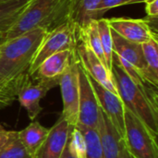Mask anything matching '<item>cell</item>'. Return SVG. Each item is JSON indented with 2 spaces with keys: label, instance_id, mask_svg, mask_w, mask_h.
Wrapping results in <instances>:
<instances>
[{
  "label": "cell",
  "instance_id": "cell-1",
  "mask_svg": "<svg viewBox=\"0 0 158 158\" xmlns=\"http://www.w3.org/2000/svg\"><path fill=\"white\" fill-rule=\"evenodd\" d=\"M46 31L35 29L6 41L0 46V91L17 99L29 79V69Z\"/></svg>",
  "mask_w": 158,
  "mask_h": 158
},
{
  "label": "cell",
  "instance_id": "cell-2",
  "mask_svg": "<svg viewBox=\"0 0 158 158\" xmlns=\"http://www.w3.org/2000/svg\"><path fill=\"white\" fill-rule=\"evenodd\" d=\"M111 73L118 96L125 108L129 109L158 135L157 87L151 84L135 83L114 61L112 62Z\"/></svg>",
  "mask_w": 158,
  "mask_h": 158
},
{
  "label": "cell",
  "instance_id": "cell-3",
  "mask_svg": "<svg viewBox=\"0 0 158 158\" xmlns=\"http://www.w3.org/2000/svg\"><path fill=\"white\" fill-rule=\"evenodd\" d=\"M73 1L31 0L14 25L6 33V40L35 29H43L47 32L69 21Z\"/></svg>",
  "mask_w": 158,
  "mask_h": 158
},
{
  "label": "cell",
  "instance_id": "cell-4",
  "mask_svg": "<svg viewBox=\"0 0 158 158\" xmlns=\"http://www.w3.org/2000/svg\"><path fill=\"white\" fill-rule=\"evenodd\" d=\"M157 134L125 108L124 143L135 158H158Z\"/></svg>",
  "mask_w": 158,
  "mask_h": 158
},
{
  "label": "cell",
  "instance_id": "cell-5",
  "mask_svg": "<svg viewBox=\"0 0 158 158\" xmlns=\"http://www.w3.org/2000/svg\"><path fill=\"white\" fill-rule=\"evenodd\" d=\"M78 42V31L70 20L47 31L31 61L29 75L32 77L42 62L50 56L64 50H76Z\"/></svg>",
  "mask_w": 158,
  "mask_h": 158
},
{
  "label": "cell",
  "instance_id": "cell-6",
  "mask_svg": "<svg viewBox=\"0 0 158 158\" xmlns=\"http://www.w3.org/2000/svg\"><path fill=\"white\" fill-rule=\"evenodd\" d=\"M58 85L63 102L61 116L70 126L75 127L78 123L80 99L79 60L77 55L66 71L60 76Z\"/></svg>",
  "mask_w": 158,
  "mask_h": 158
},
{
  "label": "cell",
  "instance_id": "cell-7",
  "mask_svg": "<svg viewBox=\"0 0 158 158\" xmlns=\"http://www.w3.org/2000/svg\"><path fill=\"white\" fill-rule=\"evenodd\" d=\"M59 78L54 79H32L31 76L18 93L17 99L21 106L27 111L29 118L32 121L43 110L40 103L46 94L57 86Z\"/></svg>",
  "mask_w": 158,
  "mask_h": 158
},
{
  "label": "cell",
  "instance_id": "cell-8",
  "mask_svg": "<svg viewBox=\"0 0 158 158\" xmlns=\"http://www.w3.org/2000/svg\"><path fill=\"white\" fill-rule=\"evenodd\" d=\"M79 118L76 126L97 129L101 111L97 97L91 84L90 78L79 62Z\"/></svg>",
  "mask_w": 158,
  "mask_h": 158
},
{
  "label": "cell",
  "instance_id": "cell-9",
  "mask_svg": "<svg viewBox=\"0 0 158 158\" xmlns=\"http://www.w3.org/2000/svg\"><path fill=\"white\" fill-rule=\"evenodd\" d=\"M89 76V75H88ZM90 81L97 97L101 110L104 112L119 136L124 140L125 136V106L120 97L106 90L90 76Z\"/></svg>",
  "mask_w": 158,
  "mask_h": 158
},
{
  "label": "cell",
  "instance_id": "cell-10",
  "mask_svg": "<svg viewBox=\"0 0 158 158\" xmlns=\"http://www.w3.org/2000/svg\"><path fill=\"white\" fill-rule=\"evenodd\" d=\"M76 55L81 66L92 79L106 90L118 95L111 71L108 70L87 44L81 40H79L76 46Z\"/></svg>",
  "mask_w": 158,
  "mask_h": 158
},
{
  "label": "cell",
  "instance_id": "cell-11",
  "mask_svg": "<svg viewBox=\"0 0 158 158\" xmlns=\"http://www.w3.org/2000/svg\"><path fill=\"white\" fill-rule=\"evenodd\" d=\"M106 20L112 31L130 42L142 44L157 38V33L152 30L146 19L111 18Z\"/></svg>",
  "mask_w": 158,
  "mask_h": 158
},
{
  "label": "cell",
  "instance_id": "cell-12",
  "mask_svg": "<svg viewBox=\"0 0 158 158\" xmlns=\"http://www.w3.org/2000/svg\"><path fill=\"white\" fill-rule=\"evenodd\" d=\"M72 129L73 127L60 116L55 125L50 128L45 141L32 158H60Z\"/></svg>",
  "mask_w": 158,
  "mask_h": 158
},
{
  "label": "cell",
  "instance_id": "cell-13",
  "mask_svg": "<svg viewBox=\"0 0 158 158\" xmlns=\"http://www.w3.org/2000/svg\"><path fill=\"white\" fill-rule=\"evenodd\" d=\"M97 132L104 158H121L124 141L112 126L104 112L99 114Z\"/></svg>",
  "mask_w": 158,
  "mask_h": 158
},
{
  "label": "cell",
  "instance_id": "cell-14",
  "mask_svg": "<svg viewBox=\"0 0 158 158\" xmlns=\"http://www.w3.org/2000/svg\"><path fill=\"white\" fill-rule=\"evenodd\" d=\"M111 34L113 41V53L117 54L118 56L125 59L126 61L133 65L135 68H137L142 72L143 77L145 80L147 67L143 56L142 44L130 42L112 30Z\"/></svg>",
  "mask_w": 158,
  "mask_h": 158
},
{
  "label": "cell",
  "instance_id": "cell-15",
  "mask_svg": "<svg viewBox=\"0 0 158 158\" xmlns=\"http://www.w3.org/2000/svg\"><path fill=\"white\" fill-rule=\"evenodd\" d=\"M76 56V50H64L56 53L42 62L32 79L59 78Z\"/></svg>",
  "mask_w": 158,
  "mask_h": 158
},
{
  "label": "cell",
  "instance_id": "cell-16",
  "mask_svg": "<svg viewBox=\"0 0 158 158\" xmlns=\"http://www.w3.org/2000/svg\"><path fill=\"white\" fill-rule=\"evenodd\" d=\"M102 0H74L70 21L74 24L77 31L87 25L92 20H96L102 18L98 12V6Z\"/></svg>",
  "mask_w": 158,
  "mask_h": 158
},
{
  "label": "cell",
  "instance_id": "cell-17",
  "mask_svg": "<svg viewBox=\"0 0 158 158\" xmlns=\"http://www.w3.org/2000/svg\"><path fill=\"white\" fill-rule=\"evenodd\" d=\"M49 131L50 128H45L35 120L19 131V137L31 158L45 141Z\"/></svg>",
  "mask_w": 158,
  "mask_h": 158
},
{
  "label": "cell",
  "instance_id": "cell-18",
  "mask_svg": "<svg viewBox=\"0 0 158 158\" xmlns=\"http://www.w3.org/2000/svg\"><path fill=\"white\" fill-rule=\"evenodd\" d=\"M30 1L10 0L0 2V32H7Z\"/></svg>",
  "mask_w": 158,
  "mask_h": 158
},
{
  "label": "cell",
  "instance_id": "cell-19",
  "mask_svg": "<svg viewBox=\"0 0 158 158\" xmlns=\"http://www.w3.org/2000/svg\"><path fill=\"white\" fill-rule=\"evenodd\" d=\"M143 53L146 63L145 80L155 87L158 86V42L157 38H153L142 44Z\"/></svg>",
  "mask_w": 158,
  "mask_h": 158
},
{
  "label": "cell",
  "instance_id": "cell-20",
  "mask_svg": "<svg viewBox=\"0 0 158 158\" xmlns=\"http://www.w3.org/2000/svg\"><path fill=\"white\" fill-rule=\"evenodd\" d=\"M0 158H31L19 137V131H10L7 142L0 149Z\"/></svg>",
  "mask_w": 158,
  "mask_h": 158
},
{
  "label": "cell",
  "instance_id": "cell-21",
  "mask_svg": "<svg viewBox=\"0 0 158 158\" xmlns=\"http://www.w3.org/2000/svg\"><path fill=\"white\" fill-rule=\"evenodd\" d=\"M97 27H98V31L100 34L101 44H102L106 66L108 69L111 71L112 56H113V41H112L111 29L107 23L106 19H103V18L97 19Z\"/></svg>",
  "mask_w": 158,
  "mask_h": 158
},
{
  "label": "cell",
  "instance_id": "cell-22",
  "mask_svg": "<svg viewBox=\"0 0 158 158\" xmlns=\"http://www.w3.org/2000/svg\"><path fill=\"white\" fill-rule=\"evenodd\" d=\"M83 134L86 142V158H104L97 130L76 126Z\"/></svg>",
  "mask_w": 158,
  "mask_h": 158
},
{
  "label": "cell",
  "instance_id": "cell-23",
  "mask_svg": "<svg viewBox=\"0 0 158 158\" xmlns=\"http://www.w3.org/2000/svg\"><path fill=\"white\" fill-rule=\"evenodd\" d=\"M68 144L70 152L76 158H86V142L82 132L75 126L69 134Z\"/></svg>",
  "mask_w": 158,
  "mask_h": 158
},
{
  "label": "cell",
  "instance_id": "cell-24",
  "mask_svg": "<svg viewBox=\"0 0 158 158\" xmlns=\"http://www.w3.org/2000/svg\"><path fill=\"white\" fill-rule=\"evenodd\" d=\"M147 0H102L100 5L98 6V12L101 16H103L107 10L118 7L121 6L126 5H132V4H139V3H145Z\"/></svg>",
  "mask_w": 158,
  "mask_h": 158
},
{
  "label": "cell",
  "instance_id": "cell-25",
  "mask_svg": "<svg viewBox=\"0 0 158 158\" xmlns=\"http://www.w3.org/2000/svg\"><path fill=\"white\" fill-rule=\"evenodd\" d=\"M145 11L147 13V17L157 18L158 0H147L145 2Z\"/></svg>",
  "mask_w": 158,
  "mask_h": 158
},
{
  "label": "cell",
  "instance_id": "cell-26",
  "mask_svg": "<svg viewBox=\"0 0 158 158\" xmlns=\"http://www.w3.org/2000/svg\"><path fill=\"white\" fill-rule=\"evenodd\" d=\"M15 100H16L15 97L11 96L10 94H8L6 93L0 91V109L10 106Z\"/></svg>",
  "mask_w": 158,
  "mask_h": 158
},
{
  "label": "cell",
  "instance_id": "cell-27",
  "mask_svg": "<svg viewBox=\"0 0 158 158\" xmlns=\"http://www.w3.org/2000/svg\"><path fill=\"white\" fill-rule=\"evenodd\" d=\"M10 131L6 130L1 124H0V149L6 144V143L8 140Z\"/></svg>",
  "mask_w": 158,
  "mask_h": 158
},
{
  "label": "cell",
  "instance_id": "cell-28",
  "mask_svg": "<svg viewBox=\"0 0 158 158\" xmlns=\"http://www.w3.org/2000/svg\"><path fill=\"white\" fill-rule=\"evenodd\" d=\"M60 158H76L72 155V153L70 152L68 143H67V144H66V146H65V148H64V150L62 152V155H61Z\"/></svg>",
  "mask_w": 158,
  "mask_h": 158
},
{
  "label": "cell",
  "instance_id": "cell-29",
  "mask_svg": "<svg viewBox=\"0 0 158 158\" xmlns=\"http://www.w3.org/2000/svg\"><path fill=\"white\" fill-rule=\"evenodd\" d=\"M121 158H135L134 156H132L130 154V152L128 151V149H127V148H126V146H125V143H124V146H123Z\"/></svg>",
  "mask_w": 158,
  "mask_h": 158
},
{
  "label": "cell",
  "instance_id": "cell-30",
  "mask_svg": "<svg viewBox=\"0 0 158 158\" xmlns=\"http://www.w3.org/2000/svg\"><path fill=\"white\" fill-rule=\"evenodd\" d=\"M6 33L4 32H0V46L6 42Z\"/></svg>",
  "mask_w": 158,
  "mask_h": 158
},
{
  "label": "cell",
  "instance_id": "cell-31",
  "mask_svg": "<svg viewBox=\"0 0 158 158\" xmlns=\"http://www.w3.org/2000/svg\"><path fill=\"white\" fill-rule=\"evenodd\" d=\"M4 1H10V0H0V2H4Z\"/></svg>",
  "mask_w": 158,
  "mask_h": 158
}]
</instances>
